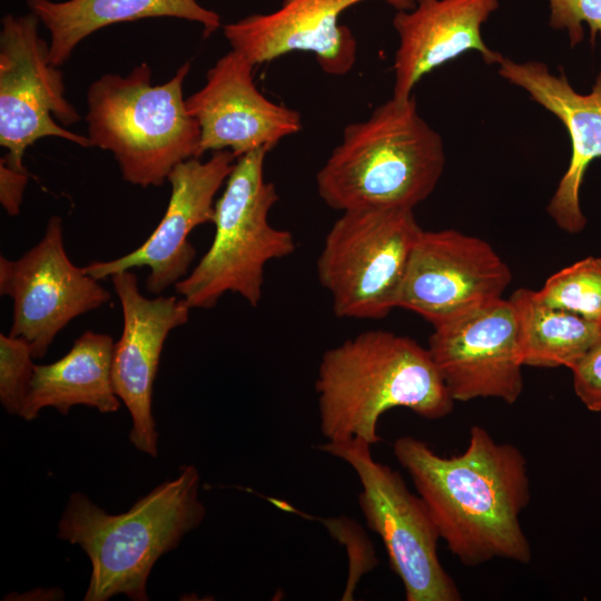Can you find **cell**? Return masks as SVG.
<instances>
[{"mask_svg": "<svg viewBox=\"0 0 601 601\" xmlns=\"http://www.w3.org/2000/svg\"><path fill=\"white\" fill-rule=\"evenodd\" d=\"M445 166L442 137L418 114L413 96L391 99L347 125L316 174L321 199L339 211L414 209L436 188Z\"/></svg>", "mask_w": 601, "mask_h": 601, "instance_id": "cell-4", "label": "cell"}, {"mask_svg": "<svg viewBox=\"0 0 601 601\" xmlns=\"http://www.w3.org/2000/svg\"><path fill=\"white\" fill-rule=\"evenodd\" d=\"M28 177L27 170H17L0 161V203L10 216L20 211Z\"/></svg>", "mask_w": 601, "mask_h": 601, "instance_id": "cell-26", "label": "cell"}, {"mask_svg": "<svg viewBox=\"0 0 601 601\" xmlns=\"http://www.w3.org/2000/svg\"><path fill=\"white\" fill-rule=\"evenodd\" d=\"M124 318L122 333L114 345L111 381L116 395L131 417L130 443L157 457L158 432L152 415V391L168 334L187 323L191 307L184 298H147L136 275L121 270L110 276Z\"/></svg>", "mask_w": 601, "mask_h": 601, "instance_id": "cell-13", "label": "cell"}, {"mask_svg": "<svg viewBox=\"0 0 601 601\" xmlns=\"http://www.w3.org/2000/svg\"><path fill=\"white\" fill-rule=\"evenodd\" d=\"M365 0H283L268 13H255L223 27L235 50L255 66L294 51L312 52L329 76H344L356 61L353 32L339 24L341 14ZM397 10H411L415 0H382Z\"/></svg>", "mask_w": 601, "mask_h": 601, "instance_id": "cell-16", "label": "cell"}, {"mask_svg": "<svg viewBox=\"0 0 601 601\" xmlns=\"http://www.w3.org/2000/svg\"><path fill=\"white\" fill-rule=\"evenodd\" d=\"M268 151L262 148L237 158L215 201L213 243L191 273L175 285L191 308L210 309L226 293L257 307L266 264L296 248L293 234L268 220L278 200L275 185L264 177Z\"/></svg>", "mask_w": 601, "mask_h": 601, "instance_id": "cell-6", "label": "cell"}, {"mask_svg": "<svg viewBox=\"0 0 601 601\" xmlns=\"http://www.w3.org/2000/svg\"><path fill=\"white\" fill-rule=\"evenodd\" d=\"M430 354L455 401H518L524 366L514 306L499 298L433 326Z\"/></svg>", "mask_w": 601, "mask_h": 601, "instance_id": "cell-12", "label": "cell"}, {"mask_svg": "<svg viewBox=\"0 0 601 601\" xmlns=\"http://www.w3.org/2000/svg\"><path fill=\"white\" fill-rule=\"evenodd\" d=\"M35 366L23 338L0 334V403L9 414L20 415Z\"/></svg>", "mask_w": 601, "mask_h": 601, "instance_id": "cell-23", "label": "cell"}, {"mask_svg": "<svg viewBox=\"0 0 601 601\" xmlns=\"http://www.w3.org/2000/svg\"><path fill=\"white\" fill-rule=\"evenodd\" d=\"M577 396L592 412H601V338L570 368Z\"/></svg>", "mask_w": 601, "mask_h": 601, "instance_id": "cell-25", "label": "cell"}, {"mask_svg": "<svg viewBox=\"0 0 601 601\" xmlns=\"http://www.w3.org/2000/svg\"><path fill=\"white\" fill-rule=\"evenodd\" d=\"M236 157L230 150L214 151L206 161L190 158L169 174L170 198L164 217L151 235L132 252L107 262L83 266L100 280L121 270L147 266L146 289L159 295L188 275L196 249L188 240L191 230L211 223L215 196L230 175Z\"/></svg>", "mask_w": 601, "mask_h": 601, "instance_id": "cell-14", "label": "cell"}, {"mask_svg": "<svg viewBox=\"0 0 601 601\" xmlns=\"http://www.w3.org/2000/svg\"><path fill=\"white\" fill-rule=\"evenodd\" d=\"M27 4L50 32L49 60L56 67L67 61L86 37L119 22L185 19L201 24L205 37L221 27L220 16L196 0H28Z\"/></svg>", "mask_w": 601, "mask_h": 601, "instance_id": "cell-20", "label": "cell"}, {"mask_svg": "<svg viewBox=\"0 0 601 601\" xmlns=\"http://www.w3.org/2000/svg\"><path fill=\"white\" fill-rule=\"evenodd\" d=\"M550 26L568 32L572 47L583 40V23L590 28L591 41L601 38V0H549Z\"/></svg>", "mask_w": 601, "mask_h": 601, "instance_id": "cell-24", "label": "cell"}, {"mask_svg": "<svg viewBox=\"0 0 601 601\" xmlns=\"http://www.w3.org/2000/svg\"><path fill=\"white\" fill-rule=\"evenodd\" d=\"M535 293L548 306L601 323V258L590 256L562 268Z\"/></svg>", "mask_w": 601, "mask_h": 601, "instance_id": "cell-22", "label": "cell"}, {"mask_svg": "<svg viewBox=\"0 0 601 601\" xmlns=\"http://www.w3.org/2000/svg\"><path fill=\"white\" fill-rule=\"evenodd\" d=\"M114 345L108 334L86 331L60 359L36 364L19 416L33 421L46 407L67 415L76 405L117 412L121 401L111 381Z\"/></svg>", "mask_w": 601, "mask_h": 601, "instance_id": "cell-19", "label": "cell"}, {"mask_svg": "<svg viewBox=\"0 0 601 601\" xmlns=\"http://www.w3.org/2000/svg\"><path fill=\"white\" fill-rule=\"evenodd\" d=\"M510 300L524 365L571 368L601 338V323L548 306L535 290L519 288Z\"/></svg>", "mask_w": 601, "mask_h": 601, "instance_id": "cell-21", "label": "cell"}, {"mask_svg": "<svg viewBox=\"0 0 601 601\" xmlns=\"http://www.w3.org/2000/svg\"><path fill=\"white\" fill-rule=\"evenodd\" d=\"M421 231L413 209L342 211L325 236L316 266L334 314L352 319L386 317L396 307Z\"/></svg>", "mask_w": 601, "mask_h": 601, "instance_id": "cell-7", "label": "cell"}, {"mask_svg": "<svg viewBox=\"0 0 601 601\" xmlns=\"http://www.w3.org/2000/svg\"><path fill=\"white\" fill-rule=\"evenodd\" d=\"M453 555L467 566L493 559L529 563L530 542L520 514L530 502L526 460L509 443H497L482 426L470 430L459 455L441 456L413 436L393 444Z\"/></svg>", "mask_w": 601, "mask_h": 601, "instance_id": "cell-1", "label": "cell"}, {"mask_svg": "<svg viewBox=\"0 0 601 601\" xmlns=\"http://www.w3.org/2000/svg\"><path fill=\"white\" fill-rule=\"evenodd\" d=\"M189 69L186 62L154 86L144 62L126 76L107 73L90 85L88 137L114 155L127 183L160 186L178 164L200 157V129L183 96Z\"/></svg>", "mask_w": 601, "mask_h": 601, "instance_id": "cell-5", "label": "cell"}, {"mask_svg": "<svg viewBox=\"0 0 601 601\" xmlns=\"http://www.w3.org/2000/svg\"><path fill=\"white\" fill-rule=\"evenodd\" d=\"M0 294L12 299L9 335L23 338L33 358H43L72 319L110 299L109 290L68 257L59 216L48 220L43 237L21 257H0Z\"/></svg>", "mask_w": 601, "mask_h": 601, "instance_id": "cell-10", "label": "cell"}, {"mask_svg": "<svg viewBox=\"0 0 601 601\" xmlns=\"http://www.w3.org/2000/svg\"><path fill=\"white\" fill-rule=\"evenodd\" d=\"M512 274L492 246L455 229L420 233L396 307L433 326L502 297Z\"/></svg>", "mask_w": 601, "mask_h": 601, "instance_id": "cell-11", "label": "cell"}, {"mask_svg": "<svg viewBox=\"0 0 601 601\" xmlns=\"http://www.w3.org/2000/svg\"><path fill=\"white\" fill-rule=\"evenodd\" d=\"M361 437L325 442L317 449L349 465L358 477L357 501L366 525L382 540L407 601H460L462 595L437 554L441 539L425 502L402 475L377 462Z\"/></svg>", "mask_w": 601, "mask_h": 601, "instance_id": "cell-8", "label": "cell"}, {"mask_svg": "<svg viewBox=\"0 0 601 601\" xmlns=\"http://www.w3.org/2000/svg\"><path fill=\"white\" fill-rule=\"evenodd\" d=\"M38 17L7 14L0 31V145L8 150L1 162L27 170L23 155L46 137L92 147L89 137L58 125L79 121L65 98L62 73L49 60V45L38 35Z\"/></svg>", "mask_w": 601, "mask_h": 601, "instance_id": "cell-9", "label": "cell"}, {"mask_svg": "<svg viewBox=\"0 0 601 601\" xmlns=\"http://www.w3.org/2000/svg\"><path fill=\"white\" fill-rule=\"evenodd\" d=\"M199 490V471L185 464L175 479L160 483L120 514L107 513L81 492L70 494L57 536L79 545L90 560L83 600L107 601L119 594L132 601L149 600L147 583L158 559L205 519Z\"/></svg>", "mask_w": 601, "mask_h": 601, "instance_id": "cell-3", "label": "cell"}, {"mask_svg": "<svg viewBox=\"0 0 601 601\" xmlns=\"http://www.w3.org/2000/svg\"><path fill=\"white\" fill-rule=\"evenodd\" d=\"M315 391L327 442L361 437L374 445L378 421L392 408L440 420L454 406L427 347L387 331L363 332L327 349Z\"/></svg>", "mask_w": 601, "mask_h": 601, "instance_id": "cell-2", "label": "cell"}, {"mask_svg": "<svg viewBox=\"0 0 601 601\" xmlns=\"http://www.w3.org/2000/svg\"><path fill=\"white\" fill-rule=\"evenodd\" d=\"M497 66L503 79L525 90L566 128L571 159L546 211L562 230L579 233L587 224L580 207V188L589 165L601 157V72L592 91L582 95L571 87L562 70L553 75L544 62H516L503 56Z\"/></svg>", "mask_w": 601, "mask_h": 601, "instance_id": "cell-17", "label": "cell"}, {"mask_svg": "<svg viewBox=\"0 0 601 601\" xmlns=\"http://www.w3.org/2000/svg\"><path fill=\"white\" fill-rule=\"evenodd\" d=\"M497 8L499 0H415L413 9L397 10L393 97L410 98L425 75L467 51L497 66L503 56L482 37L483 23Z\"/></svg>", "mask_w": 601, "mask_h": 601, "instance_id": "cell-18", "label": "cell"}, {"mask_svg": "<svg viewBox=\"0 0 601 601\" xmlns=\"http://www.w3.org/2000/svg\"><path fill=\"white\" fill-rule=\"evenodd\" d=\"M255 65L230 50L207 71L205 86L186 99L200 129L199 156L230 150L236 158L302 129L300 114L267 99L253 78Z\"/></svg>", "mask_w": 601, "mask_h": 601, "instance_id": "cell-15", "label": "cell"}]
</instances>
